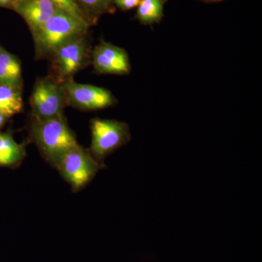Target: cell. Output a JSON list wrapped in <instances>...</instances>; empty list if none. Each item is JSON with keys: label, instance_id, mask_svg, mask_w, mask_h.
Returning a JSON list of instances; mask_svg holds the SVG:
<instances>
[{"label": "cell", "instance_id": "obj_1", "mask_svg": "<svg viewBox=\"0 0 262 262\" xmlns=\"http://www.w3.org/2000/svg\"><path fill=\"white\" fill-rule=\"evenodd\" d=\"M31 136L43 158L56 168L66 153L79 145L63 115L49 120H34Z\"/></svg>", "mask_w": 262, "mask_h": 262}, {"label": "cell", "instance_id": "obj_2", "mask_svg": "<svg viewBox=\"0 0 262 262\" xmlns=\"http://www.w3.org/2000/svg\"><path fill=\"white\" fill-rule=\"evenodd\" d=\"M89 27L63 11L32 32L37 58H51L55 51L74 38L87 34Z\"/></svg>", "mask_w": 262, "mask_h": 262}, {"label": "cell", "instance_id": "obj_3", "mask_svg": "<svg viewBox=\"0 0 262 262\" xmlns=\"http://www.w3.org/2000/svg\"><path fill=\"white\" fill-rule=\"evenodd\" d=\"M91 130V153L98 162L126 144L130 139L128 125L117 120L94 119Z\"/></svg>", "mask_w": 262, "mask_h": 262}, {"label": "cell", "instance_id": "obj_4", "mask_svg": "<svg viewBox=\"0 0 262 262\" xmlns=\"http://www.w3.org/2000/svg\"><path fill=\"white\" fill-rule=\"evenodd\" d=\"M67 98L61 82L51 77L36 82L30 98L34 120H46L63 115Z\"/></svg>", "mask_w": 262, "mask_h": 262}, {"label": "cell", "instance_id": "obj_5", "mask_svg": "<svg viewBox=\"0 0 262 262\" xmlns=\"http://www.w3.org/2000/svg\"><path fill=\"white\" fill-rule=\"evenodd\" d=\"M56 168L72 189L78 191L94 178L101 165L90 151L77 145L66 153Z\"/></svg>", "mask_w": 262, "mask_h": 262}, {"label": "cell", "instance_id": "obj_6", "mask_svg": "<svg viewBox=\"0 0 262 262\" xmlns=\"http://www.w3.org/2000/svg\"><path fill=\"white\" fill-rule=\"evenodd\" d=\"M86 34L67 41L52 55L59 82L72 78L91 58Z\"/></svg>", "mask_w": 262, "mask_h": 262}, {"label": "cell", "instance_id": "obj_7", "mask_svg": "<svg viewBox=\"0 0 262 262\" xmlns=\"http://www.w3.org/2000/svg\"><path fill=\"white\" fill-rule=\"evenodd\" d=\"M67 102L81 110H102L113 106L116 98L107 89L92 84L77 83L73 78L61 82Z\"/></svg>", "mask_w": 262, "mask_h": 262}, {"label": "cell", "instance_id": "obj_8", "mask_svg": "<svg viewBox=\"0 0 262 262\" xmlns=\"http://www.w3.org/2000/svg\"><path fill=\"white\" fill-rule=\"evenodd\" d=\"M94 70L101 75H126L130 72L127 51L113 43L101 41L91 53Z\"/></svg>", "mask_w": 262, "mask_h": 262}, {"label": "cell", "instance_id": "obj_9", "mask_svg": "<svg viewBox=\"0 0 262 262\" xmlns=\"http://www.w3.org/2000/svg\"><path fill=\"white\" fill-rule=\"evenodd\" d=\"M13 10L24 18L31 32L62 11L51 0H17Z\"/></svg>", "mask_w": 262, "mask_h": 262}, {"label": "cell", "instance_id": "obj_10", "mask_svg": "<svg viewBox=\"0 0 262 262\" xmlns=\"http://www.w3.org/2000/svg\"><path fill=\"white\" fill-rule=\"evenodd\" d=\"M0 84L20 88L22 85V68L20 60L0 44Z\"/></svg>", "mask_w": 262, "mask_h": 262}, {"label": "cell", "instance_id": "obj_11", "mask_svg": "<svg viewBox=\"0 0 262 262\" xmlns=\"http://www.w3.org/2000/svg\"><path fill=\"white\" fill-rule=\"evenodd\" d=\"M24 144H18L9 132H0V167L17 166L25 158Z\"/></svg>", "mask_w": 262, "mask_h": 262}, {"label": "cell", "instance_id": "obj_12", "mask_svg": "<svg viewBox=\"0 0 262 262\" xmlns=\"http://www.w3.org/2000/svg\"><path fill=\"white\" fill-rule=\"evenodd\" d=\"M167 0H140L136 18L144 25L159 23L164 16V5Z\"/></svg>", "mask_w": 262, "mask_h": 262}, {"label": "cell", "instance_id": "obj_13", "mask_svg": "<svg viewBox=\"0 0 262 262\" xmlns=\"http://www.w3.org/2000/svg\"><path fill=\"white\" fill-rule=\"evenodd\" d=\"M22 108L21 89L0 84V112L10 118L20 113Z\"/></svg>", "mask_w": 262, "mask_h": 262}, {"label": "cell", "instance_id": "obj_14", "mask_svg": "<svg viewBox=\"0 0 262 262\" xmlns=\"http://www.w3.org/2000/svg\"><path fill=\"white\" fill-rule=\"evenodd\" d=\"M83 11L90 24L93 25L97 22L101 15L115 12L112 0H75Z\"/></svg>", "mask_w": 262, "mask_h": 262}, {"label": "cell", "instance_id": "obj_15", "mask_svg": "<svg viewBox=\"0 0 262 262\" xmlns=\"http://www.w3.org/2000/svg\"><path fill=\"white\" fill-rule=\"evenodd\" d=\"M51 1L57 5L62 11L72 15V17L84 25L88 26L89 27H91V24L86 18L83 11L81 10L75 0H51Z\"/></svg>", "mask_w": 262, "mask_h": 262}, {"label": "cell", "instance_id": "obj_16", "mask_svg": "<svg viewBox=\"0 0 262 262\" xmlns=\"http://www.w3.org/2000/svg\"><path fill=\"white\" fill-rule=\"evenodd\" d=\"M114 5L123 11L130 10L133 8H137L140 0H112Z\"/></svg>", "mask_w": 262, "mask_h": 262}, {"label": "cell", "instance_id": "obj_17", "mask_svg": "<svg viewBox=\"0 0 262 262\" xmlns=\"http://www.w3.org/2000/svg\"><path fill=\"white\" fill-rule=\"evenodd\" d=\"M17 0H0V8L13 10Z\"/></svg>", "mask_w": 262, "mask_h": 262}, {"label": "cell", "instance_id": "obj_18", "mask_svg": "<svg viewBox=\"0 0 262 262\" xmlns=\"http://www.w3.org/2000/svg\"><path fill=\"white\" fill-rule=\"evenodd\" d=\"M9 119V117L7 116L6 115H5L4 113L0 112V130L3 128V127L4 126L5 124L6 123L7 120ZM1 132V131H0Z\"/></svg>", "mask_w": 262, "mask_h": 262}, {"label": "cell", "instance_id": "obj_19", "mask_svg": "<svg viewBox=\"0 0 262 262\" xmlns=\"http://www.w3.org/2000/svg\"><path fill=\"white\" fill-rule=\"evenodd\" d=\"M202 1L208 2V3H215V2H221L223 0H202Z\"/></svg>", "mask_w": 262, "mask_h": 262}]
</instances>
